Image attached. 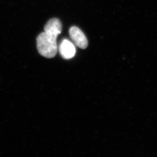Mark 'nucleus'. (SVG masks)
Listing matches in <instances>:
<instances>
[{
	"instance_id": "1",
	"label": "nucleus",
	"mask_w": 157,
	"mask_h": 157,
	"mask_svg": "<svg viewBox=\"0 0 157 157\" xmlns=\"http://www.w3.org/2000/svg\"><path fill=\"white\" fill-rule=\"evenodd\" d=\"M44 31L37 37V49L42 56L49 59L53 58L58 52L57 37L61 32L46 26H45Z\"/></svg>"
},
{
	"instance_id": "2",
	"label": "nucleus",
	"mask_w": 157,
	"mask_h": 157,
	"mask_svg": "<svg viewBox=\"0 0 157 157\" xmlns=\"http://www.w3.org/2000/svg\"><path fill=\"white\" fill-rule=\"evenodd\" d=\"M70 37L76 46L81 49L87 48L88 40L86 36L78 27L73 26L69 31Z\"/></svg>"
},
{
	"instance_id": "3",
	"label": "nucleus",
	"mask_w": 157,
	"mask_h": 157,
	"mask_svg": "<svg viewBox=\"0 0 157 157\" xmlns=\"http://www.w3.org/2000/svg\"><path fill=\"white\" fill-rule=\"evenodd\" d=\"M58 49L61 56L64 59H71L76 54V48L74 45L67 39L63 40Z\"/></svg>"
}]
</instances>
